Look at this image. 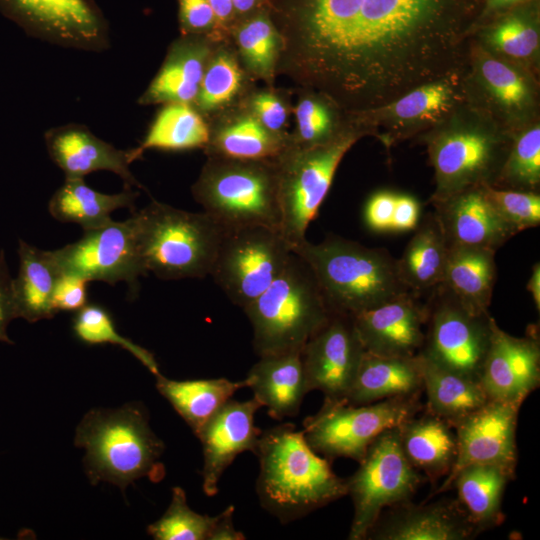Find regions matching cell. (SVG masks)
<instances>
[{"label":"cell","mask_w":540,"mask_h":540,"mask_svg":"<svg viewBox=\"0 0 540 540\" xmlns=\"http://www.w3.org/2000/svg\"><path fill=\"white\" fill-rule=\"evenodd\" d=\"M456 0H306L296 41L304 80L346 113L384 105L466 59Z\"/></svg>","instance_id":"1"},{"label":"cell","mask_w":540,"mask_h":540,"mask_svg":"<svg viewBox=\"0 0 540 540\" xmlns=\"http://www.w3.org/2000/svg\"><path fill=\"white\" fill-rule=\"evenodd\" d=\"M256 494L261 507L288 524L347 496L346 479L307 443L293 423L262 431Z\"/></svg>","instance_id":"2"},{"label":"cell","mask_w":540,"mask_h":540,"mask_svg":"<svg viewBox=\"0 0 540 540\" xmlns=\"http://www.w3.org/2000/svg\"><path fill=\"white\" fill-rule=\"evenodd\" d=\"M514 134L467 102L414 140L426 147L434 170L430 202L464 190L493 186Z\"/></svg>","instance_id":"3"},{"label":"cell","mask_w":540,"mask_h":540,"mask_svg":"<svg viewBox=\"0 0 540 540\" xmlns=\"http://www.w3.org/2000/svg\"><path fill=\"white\" fill-rule=\"evenodd\" d=\"M311 269L332 313L355 316L403 293L397 259L386 249L331 235L292 249Z\"/></svg>","instance_id":"4"},{"label":"cell","mask_w":540,"mask_h":540,"mask_svg":"<svg viewBox=\"0 0 540 540\" xmlns=\"http://www.w3.org/2000/svg\"><path fill=\"white\" fill-rule=\"evenodd\" d=\"M74 442L84 450V468L93 484L104 481L124 491L140 478L157 482L165 475L160 460L164 443L140 403L89 410L76 427Z\"/></svg>","instance_id":"5"},{"label":"cell","mask_w":540,"mask_h":540,"mask_svg":"<svg viewBox=\"0 0 540 540\" xmlns=\"http://www.w3.org/2000/svg\"><path fill=\"white\" fill-rule=\"evenodd\" d=\"M130 218L146 273L164 280L210 275L225 229L209 214L152 201Z\"/></svg>","instance_id":"6"},{"label":"cell","mask_w":540,"mask_h":540,"mask_svg":"<svg viewBox=\"0 0 540 540\" xmlns=\"http://www.w3.org/2000/svg\"><path fill=\"white\" fill-rule=\"evenodd\" d=\"M243 311L259 357L301 352L332 314L311 269L293 252L282 273Z\"/></svg>","instance_id":"7"},{"label":"cell","mask_w":540,"mask_h":540,"mask_svg":"<svg viewBox=\"0 0 540 540\" xmlns=\"http://www.w3.org/2000/svg\"><path fill=\"white\" fill-rule=\"evenodd\" d=\"M192 191L204 212L224 229L262 226L280 231L276 162L214 159Z\"/></svg>","instance_id":"8"},{"label":"cell","mask_w":540,"mask_h":540,"mask_svg":"<svg viewBox=\"0 0 540 540\" xmlns=\"http://www.w3.org/2000/svg\"><path fill=\"white\" fill-rule=\"evenodd\" d=\"M369 131L348 121L330 141L288 149L277 158L280 232L291 250L306 239V230L325 199L336 170L348 150Z\"/></svg>","instance_id":"9"},{"label":"cell","mask_w":540,"mask_h":540,"mask_svg":"<svg viewBox=\"0 0 540 540\" xmlns=\"http://www.w3.org/2000/svg\"><path fill=\"white\" fill-rule=\"evenodd\" d=\"M420 394L353 405L324 398L320 410L303 422L310 447L325 458L345 457L360 462L384 431L400 426L422 410Z\"/></svg>","instance_id":"10"},{"label":"cell","mask_w":540,"mask_h":540,"mask_svg":"<svg viewBox=\"0 0 540 540\" xmlns=\"http://www.w3.org/2000/svg\"><path fill=\"white\" fill-rule=\"evenodd\" d=\"M358 469L346 479L354 514L350 540H364L388 508L410 501L425 479L406 458L398 427L379 435L368 447Z\"/></svg>","instance_id":"11"},{"label":"cell","mask_w":540,"mask_h":540,"mask_svg":"<svg viewBox=\"0 0 540 540\" xmlns=\"http://www.w3.org/2000/svg\"><path fill=\"white\" fill-rule=\"evenodd\" d=\"M465 92L468 104L513 134L539 120V77L493 55L472 36L466 56Z\"/></svg>","instance_id":"12"},{"label":"cell","mask_w":540,"mask_h":540,"mask_svg":"<svg viewBox=\"0 0 540 540\" xmlns=\"http://www.w3.org/2000/svg\"><path fill=\"white\" fill-rule=\"evenodd\" d=\"M291 254L279 230L225 229L210 276L233 304L244 309L282 273Z\"/></svg>","instance_id":"13"},{"label":"cell","mask_w":540,"mask_h":540,"mask_svg":"<svg viewBox=\"0 0 540 540\" xmlns=\"http://www.w3.org/2000/svg\"><path fill=\"white\" fill-rule=\"evenodd\" d=\"M465 74L466 59L446 75L417 86L384 105L346 114L351 122L366 128L390 149L433 128L466 103Z\"/></svg>","instance_id":"14"},{"label":"cell","mask_w":540,"mask_h":540,"mask_svg":"<svg viewBox=\"0 0 540 540\" xmlns=\"http://www.w3.org/2000/svg\"><path fill=\"white\" fill-rule=\"evenodd\" d=\"M426 300L425 338L418 355L479 380L495 319L489 312L468 311L442 285L430 292Z\"/></svg>","instance_id":"15"},{"label":"cell","mask_w":540,"mask_h":540,"mask_svg":"<svg viewBox=\"0 0 540 540\" xmlns=\"http://www.w3.org/2000/svg\"><path fill=\"white\" fill-rule=\"evenodd\" d=\"M0 11L50 44L89 52L110 45L107 21L94 0H0Z\"/></svg>","instance_id":"16"},{"label":"cell","mask_w":540,"mask_h":540,"mask_svg":"<svg viewBox=\"0 0 540 540\" xmlns=\"http://www.w3.org/2000/svg\"><path fill=\"white\" fill-rule=\"evenodd\" d=\"M60 274L134 287L146 272L141 264L131 218L84 230L76 242L52 251Z\"/></svg>","instance_id":"17"},{"label":"cell","mask_w":540,"mask_h":540,"mask_svg":"<svg viewBox=\"0 0 540 540\" xmlns=\"http://www.w3.org/2000/svg\"><path fill=\"white\" fill-rule=\"evenodd\" d=\"M520 408L521 404L488 400L459 420L453 426L457 441L455 462L432 495L450 490L455 475L469 465H496L515 474Z\"/></svg>","instance_id":"18"},{"label":"cell","mask_w":540,"mask_h":540,"mask_svg":"<svg viewBox=\"0 0 540 540\" xmlns=\"http://www.w3.org/2000/svg\"><path fill=\"white\" fill-rule=\"evenodd\" d=\"M364 352L353 318L332 313L301 351L309 391L345 399Z\"/></svg>","instance_id":"19"},{"label":"cell","mask_w":540,"mask_h":540,"mask_svg":"<svg viewBox=\"0 0 540 540\" xmlns=\"http://www.w3.org/2000/svg\"><path fill=\"white\" fill-rule=\"evenodd\" d=\"M479 382L488 400L521 404L540 384V339L534 327L523 337L492 324Z\"/></svg>","instance_id":"20"},{"label":"cell","mask_w":540,"mask_h":540,"mask_svg":"<svg viewBox=\"0 0 540 540\" xmlns=\"http://www.w3.org/2000/svg\"><path fill=\"white\" fill-rule=\"evenodd\" d=\"M427 316V300L409 291L352 318L365 351L413 357L423 346Z\"/></svg>","instance_id":"21"},{"label":"cell","mask_w":540,"mask_h":540,"mask_svg":"<svg viewBox=\"0 0 540 540\" xmlns=\"http://www.w3.org/2000/svg\"><path fill=\"white\" fill-rule=\"evenodd\" d=\"M261 407L254 397L231 398L196 436L203 452L202 489L208 497L218 493L222 475L239 454L256 453L262 430L255 425V414Z\"/></svg>","instance_id":"22"},{"label":"cell","mask_w":540,"mask_h":540,"mask_svg":"<svg viewBox=\"0 0 540 540\" xmlns=\"http://www.w3.org/2000/svg\"><path fill=\"white\" fill-rule=\"evenodd\" d=\"M382 513L368 532L372 540H468L480 532L457 499L397 504Z\"/></svg>","instance_id":"23"},{"label":"cell","mask_w":540,"mask_h":540,"mask_svg":"<svg viewBox=\"0 0 540 540\" xmlns=\"http://www.w3.org/2000/svg\"><path fill=\"white\" fill-rule=\"evenodd\" d=\"M44 140L51 160L66 178H84L92 172L107 170L121 177L126 189L141 187L129 169V150L105 142L85 125L70 123L50 128Z\"/></svg>","instance_id":"24"},{"label":"cell","mask_w":540,"mask_h":540,"mask_svg":"<svg viewBox=\"0 0 540 540\" xmlns=\"http://www.w3.org/2000/svg\"><path fill=\"white\" fill-rule=\"evenodd\" d=\"M432 204L448 247L470 246L497 251L514 236L489 201L484 186Z\"/></svg>","instance_id":"25"},{"label":"cell","mask_w":540,"mask_h":540,"mask_svg":"<svg viewBox=\"0 0 540 540\" xmlns=\"http://www.w3.org/2000/svg\"><path fill=\"white\" fill-rule=\"evenodd\" d=\"M244 380L253 397L275 420L296 417L310 392L301 352L261 356Z\"/></svg>","instance_id":"26"},{"label":"cell","mask_w":540,"mask_h":540,"mask_svg":"<svg viewBox=\"0 0 540 540\" xmlns=\"http://www.w3.org/2000/svg\"><path fill=\"white\" fill-rule=\"evenodd\" d=\"M423 391L421 364L413 357L382 356L365 351L345 401L370 404Z\"/></svg>","instance_id":"27"},{"label":"cell","mask_w":540,"mask_h":540,"mask_svg":"<svg viewBox=\"0 0 540 540\" xmlns=\"http://www.w3.org/2000/svg\"><path fill=\"white\" fill-rule=\"evenodd\" d=\"M402 450L425 479L436 482L451 471L457 454L454 428L444 419L426 410L398 426Z\"/></svg>","instance_id":"28"},{"label":"cell","mask_w":540,"mask_h":540,"mask_svg":"<svg viewBox=\"0 0 540 540\" xmlns=\"http://www.w3.org/2000/svg\"><path fill=\"white\" fill-rule=\"evenodd\" d=\"M496 251L470 246L448 247L441 285L468 311L489 312L497 279Z\"/></svg>","instance_id":"29"},{"label":"cell","mask_w":540,"mask_h":540,"mask_svg":"<svg viewBox=\"0 0 540 540\" xmlns=\"http://www.w3.org/2000/svg\"><path fill=\"white\" fill-rule=\"evenodd\" d=\"M414 230L397 266L406 288L425 296L443 281L448 245L434 212L419 221Z\"/></svg>","instance_id":"30"},{"label":"cell","mask_w":540,"mask_h":540,"mask_svg":"<svg viewBox=\"0 0 540 540\" xmlns=\"http://www.w3.org/2000/svg\"><path fill=\"white\" fill-rule=\"evenodd\" d=\"M19 270L13 279V292L18 318L28 322L50 319L53 292L60 275L52 251L38 249L22 239L18 246Z\"/></svg>","instance_id":"31"},{"label":"cell","mask_w":540,"mask_h":540,"mask_svg":"<svg viewBox=\"0 0 540 540\" xmlns=\"http://www.w3.org/2000/svg\"><path fill=\"white\" fill-rule=\"evenodd\" d=\"M514 475L496 465L474 464L453 478L451 488L457 491V501L480 533L504 521L503 496Z\"/></svg>","instance_id":"32"},{"label":"cell","mask_w":540,"mask_h":540,"mask_svg":"<svg viewBox=\"0 0 540 540\" xmlns=\"http://www.w3.org/2000/svg\"><path fill=\"white\" fill-rule=\"evenodd\" d=\"M155 377L158 392L196 436L237 390L247 387L245 380L212 378L178 381L168 379L161 373Z\"/></svg>","instance_id":"33"},{"label":"cell","mask_w":540,"mask_h":540,"mask_svg":"<svg viewBox=\"0 0 540 540\" xmlns=\"http://www.w3.org/2000/svg\"><path fill=\"white\" fill-rule=\"evenodd\" d=\"M138 192L126 189L117 194H104L89 187L84 178H66L52 195L48 209L60 222L79 224L84 230L111 223V213L131 208Z\"/></svg>","instance_id":"34"},{"label":"cell","mask_w":540,"mask_h":540,"mask_svg":"<svg viewBox=\"0 0 540 540\" xmlns=\"http://www.w3.org/2000/svg\"><path fill=\"white\" fill-rule=\"evenodd\" d=\"M418 357L423 391L427 396L426 410L452 427L488 401L479 380L441 367L420 355Z\"/></svg>","instance_id":"35"},{"label":"cell","mask_w":540,"mask_h":540,"mask_svg":"<svg viewBox=\"0 0 540 540\" xmlns=\"http://www.w3.org/2000/svg\"><path fill=\"white\" fill-rule=\"evenodd\" d=\"M205 50L198 43L173 45L163 66L139 98L140 104L189 103L197 98L204 75Z\"/></svg>","instance_id":"36"},{"label":"cell","mask_w":540,"mask_h":540,"mask_svg":"<svg viewBox=\"0 0 540 540\" xmlns=\"http://www.w3.org/2000/svg\"><path fill=\"white\" fill-rule=\"evenodd\" d=\"M472 37L493 55L522 66L539 77L540 29L534 15L510 13L473 33Z\"/></svg>","instance_id":"37"},{"label":"cell","mask_w":540,"mask_h":540,"mask_svg":"<svg viewBox=\"0 0 540 540\" xmlns=\"http://www.w3.org/2000/svg\"><path fill=\"white\" fill-rule=\"evenodd\" d=\"M209 140L208 127L189 103H166L141 144L129 150L130 158L133 162L148 149L180 151L203 147Z\"/></svg>","instance_id":"38"},{"label":"cell","mask_w":540,"mask_h":540,"mask_svg":"<svg viewBox=\"0 0 540 540\" xmlns=\"http://www.w3.org/2000/svg\"><path fill=\"white\" fill-rule=\"evenodd\" d=\"M288 148L267 130L258 119L242 118L223 128L216 136L213 152L219 158L263 161L279 157Z\"/></svg>","instance_id":"39"},{"label":"cell","mask_w":540,"mask_h":540,"mask_svg":"<svg viewBox=\"0 0 540 540\" xmlns=\"http://www.w3.org/2000/svg\"><path fill=\"white\" fill-rule=\"evenodd\" d=\"M495 188L539 192L540 189V121L513 136Z\"/></svg>","instance_id":"40"},{"label":"cell","mask_w":540,"mask_h":540,"mask_svg":"<svg viewBox=\"0 0 540 540\" xmlns=\"http://www.w3.org/2000/svg\"><path fill=\"white\" fill-rule=\"evenodd\" d=\"M73 331L82 342L90 345L113 344L127 350L154 376L160 374L158 364L148 350L121 336L109 312L97 304H86L73 318Z\"/></svg>","instance_id":"41"},{"label":"cell","mask_w":540,"mask_h":540,"mask_svg":"<svg viewBox=\"0 0 540 540\" xmlns=\"http://www.w3.org/2000/svg\"><path fill=\"white\" fill-rule=\"evenodd\" d=\"M213 521L189 507L183 488L173 487L168 508L147 532L155 540H208Z\"/></svg>","instance_id":"42"},{"label":"cell","mask_w":540,"mask_h":540,"mask_svg":"<svg viewBox=\"0 0 540 540\" xmlns=\"http://www.w3.org/2000/svg\"><path fill=\"white\" fill-rule=\"evenodd\" d=\"M337 109L341 108L323 94L300 101L296 109L300 148L326 143L346 127L338 125Z\"/></svg>","instance_id":"43"},{"label":"cell","mask_w":540,"mask_h":540,"mask_svg":"<svg viewBox=\"0 0 540 540\" xmlns=\"http://www.w3.org/2000/svg\"><path fill=\"white\" fill-rule=\"evenodd\" d=\"M485 193L499 217L517 233L540 224L539 192L518 191L484 185Z\"/></svg>","instance_id":"44"},{"label":"cell","mask_w":540,"mask_h":540,"mask_svg":"<svg viewBox=\"0 0 540 540\" xmlns=\"http://www.w3.org/2000/svg\"><path fill=\"white\" fill-rule=\"evenodd\" d=\"M241 74L234 59L220 54L204 72L197 95L202 110L215 109L230 101L239 89Z\"/></svg>","instance_id":"45"},{"label":"cell","mask_w":540,"mask_h":540,"mask_svg":"<svg viewBox=\"0 0 540 540\" xmlns=\"http://www.w3.org/2000/svg\"><path fill=\"white\" fill-rule=\"evenodd\" d=\"M238 42L246 63L257 73L268 75L277 51V36L271 23L258 17L245 24L238 33Z\"/></svg>","instance_id":"46"},{"label":"cell","mask_w":540,"mask_h":540,"mask_svg":"<svg viewBox=\"0 0 540 540\" xmlns=\"http://www.w3.org/2000/svg\"><path fill=\"white\" fill-rule=\"evenodd\" d=\"M87 281L81 277L60 274L53 292V308L56 311L77 312L88 304Z\"/></svg>","instance_id":"47"},{"label":"cell","mask_w":540,"mask_h":540,"mask_svg":"<svg viewBox=\"0 0 540 540\" xmlns=\"http://www.w3.org/2000/svg\"><path fill=\"white\" fill-rule=\"evenodd\" d=\"M397 193L378 191L369 197L364 208L367 227L375 232L391 231Z\"/></svg>","instance_id":"48"},{"label":"cell","mask_w":540,"mask_h":540,"mask_svg":"<svg viewBox=\"0 0 540 540\" xmlns=\"http://www.w3.org/2000/svg\"><path fill=\"white\" fill-rule=\"evenodd\" d=\"M18 318L13 292V279L10 277L5 253L0 251V342L13 344L7 328L10 322Z\"/></svg>","instance_id":"49"},{"label":"cell","mask_w":540,"mask_h":540,"mask_svg":"<svg viewBox=\"0 0 540 540\" xmlns=\"http://www.w3.org/2000/svg\"><path fill=\"white\" fill-rule=\"evenodd\" d=\"M259 122L269 131L277 132L286 121V109L282 102L271 94H260L253 101Z\"/></svg>","instance_id":"50"},{"label":"cell","mask_w":540,"mask_h":540,"mask_svg":"<svg viewBox=\"0 0 540 540\" xmlns=\"http://www.w3.org/2000/svg\"><path fill=\"white\" fill-rule=\"evenodd\" d=\"M179 4L181 22L186 29H205L215 19V14L207 0H179Z\"/></svg>","instance_id":"51"},{"label":"cell","mask_w":540,"mask_h":540,"mask_svg":"<svg viewBox=\"0 0 540 540\" xmlns=\"http://www.w3.org/2000/svg\"><path fill=\"white\" fill-rule=\"evenodd\" d=\"M420 221V204L408 194H397L392 218L391 231L414 230Z\"/></svg>","instance_id":"52"},{"label":"cell","mask_w":540,"mask_h":540,"mask_svg":"<svg viewBox=\"0 0 540 540\" xmlns=\"http://www.w3.org/2000/svg\"><path fill=\"white\" fill-rule=\"evenodd\" d=\"M234 506H227L221 513L214 516V521L208 540H245L246 536L236 530L233 522Z\"/></svg>","instance_id":"53"},{"label":"cell","mask_w":540,"mask_h":540,"mask_svg":"<svg viewBox=\"0 0 540 540\" xmlns=\"http://www.w3.org/2000/svg\"><path fill=\"white\" fill-rule=\"evenodd\" d=\"M527 290L531 293V297L535 304L537 312L540 311V263L533 265L530 278L527 283Z\"/></svg>","instance_id":"54"},{"label":"cell","mask_w":540,"mask_h":540,"mask_svg":"<svg viewBox=\"0 0 540 540\" xmlns=\"http://www.w3.org/2000/svg\"><path fill=\"white\" fill-rule=\"evenodd\" d=\"M210 4L215 18L218 20H226L234 10L232 0H207Z\"/></svg>","instance_id":"55"},{"label":"cell","mask_w":540,"mask_h":540,"mask_svg":"<svg viewBox=\"0 0 540 540\" xmlns=\"http://www.w3.org/2000/svg\"><path fill=\"white\" fill-rule=\"evenodd\" d=\"M524 0H485L484 14L495 13L510 8Z\"/></svg>","instance_id":"56"},{"label":"cell","mask_w":540,"mask_h":540,"mask_svg":"<svg viewBox=\"0 0 540 540\" xmlns=\"http://www.w3.org/2000/svg\"><path fill=\"white\" fill-rule=\"evenodd\" d=\"M256 3V0H232L233 8L239 12L250 10Z\"/></svg>","instance_id":"57"}]
</instances>
